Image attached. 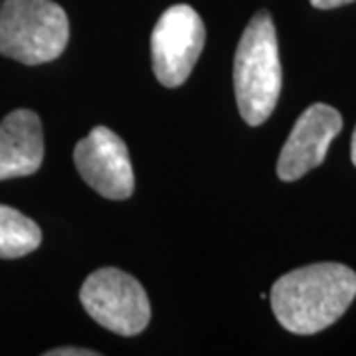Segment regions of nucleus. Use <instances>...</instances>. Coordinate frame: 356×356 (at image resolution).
Segmentation results:
<instances>
[{"instance_id": "1", "label": "nucleus", "mask_w": 356, "mask_h": 356, "mask_svg": "<svg viewBox=\"0 0 356 356\" xmlns=\"http://www.w3.org/2000/svg\"><path fill=\"white\" fill-rule=\"evenodd\" d=\"M356 297V273L343 264H313L285 273L271 287V309L283 329L315 334L346 313Z\"/></svg>"}, {"instance_id": "2", "label": "nucleus", "mask_w": 356, "mask_h": 356, "mask_svg": "<svg viewBox=\"0 0 356 356\" xmlns=\"http://www.w3.org/2000/svg\"><path fill=\"white\" fill-rule=\"evenodd\" d=\"M281 60L275 26L259 10L243 30L234 58V89L243 121L252 127L266 123L281 93Z\"/></svg>"}, {"instance_id": "3", "label": "nucleus", "mask_w": 356, "mask_h": 356, "mask_svg": "<svg viewBox=\"0 0 356 356\" xmlns=\"http://www.w3.org/2000/svg\"><path fill=\"white\" fill-rule=\"evenodd\" d=\"M70 40L65 10L51 0H6L0 8V54L26 65L48 64Z\"/></svg>"}, {"instance_id": "4", "label": "nucleus", "mask_w": 356, "mask_h": 356, "mask_svg": "<svg viewBox=\"0 0 356 356\" xmlns=\"http://www.w3.org/2000/svg\"><path fill=\"white\" fill-rule=\"evenodd\" d=\"M79 301L95 323L123 337L139 334L151 321V303L143 285L115 267L91 273L81 285Z\"/></svg>"}, {"instance_id": "5", "label": "nucleus", "mask_w": 356, "mask_h": 356, "mask_svg": "<svg viewBox=\"0 0 356 356\" xmlns=\"http://www.w3.org/2000/svg\"><path fill=\"white\" fill-rule=\"evenodd\" d=\"M206 42L202 18L188 4L170 6L151 36L153 72L165 88L182 86L192 74Z\"/></svg>"}, {"instance_id": "6", "label": "nucleus", "mask_w": 356, "mask_h": 356, "mask_svg": "<svg viewBox=\"0 0 356 356\" xmlns=\"http://www.w3.org/2000/svg\"><path fill=\"white\" fill-rule=\"evenodd\" d=\"M74 163L89 186L109 200H127L135 191L127 145L111 129L93 127L76 145Z\"/></svg>"}, {"instance_id": "7", "label": "nucleus", "mask_w": 356, "mask_h": 356, "mask_svg": "<svg viewBox=\"0 0 356 356\" xmlns=\"http://www.w3.org/2000/svg\"><path fill=\"white\" fill-rule=\"evenodd\" d=\"M343 129L341 113L325 103L311 105L297 119L277 161V177L293 182L323 165L334 137Z\"/></svg>"}, {"instance_id": "8", "label": "nucleus", "mask_w": 356, "mask_h": 356, "mask_svg": "<svg viewBox=\"0 0 356 356\" xmlns=\"http://www.w3.org/2000/svg\"><path fill=\"white\" fill-rule=\"evenodd\" d=\"M44 161L42 121L30 109H16L0 123V180L30 177Z\"/></svg>"}, {"instance_id": "9", "label": "nucleus", "mask_w": 356, "mask_h": 356, "mask_svg": "<svg viewBox=\"0 0 356 356\" xmlns=\"http://www.w3.org/2000/svg\"><path fill=\"white\" fill-rule=\"evenodd\" d=\"M42 242V229L34 220L10 206L0 204V257L14 259L34 252Z\"/></svg>"}, {"instance_id": "10", "label": "nucleus", "mask_w": 356, "mask_h": 356, "mask_svg": "<svg viewBox=\"0 0 356 356\" xmlns=\"http://www.w3.org/2000/svg\"><path fill=\"white\" fill-rule=\"evenodd\" d=\"M48 356H97L99 353L95 350H83V348H56L46 353Z\"/></svg>"}, {"instance_id": "11", "label": "nucleus", "mask_w": 356, "mask_h": 356, "mask_svg": "<svg viewBox=\"0 0 356 356\" xmlns=\"http://www.w3.org/2000/svg\"><path fill=\"white\" fill-rule=\"evenodd\" d=\"M355 0H311V4L318 8V10H331V8H339L344 4H350Z\"/></svg>"}, {"instance_id": "12", "label": "nucleus", "mask_w": 356, "mask_h": 356, "mask_svg": "<svg viewBox=\"0 0 356 356\" xmlns=\"http://www.w3.org/2000/svg\"><path fill=\"white\" fill-rule=\"evenodd\" d=\"M350 159H353V165L356 166V129L353 133V143H350Z\"/></svg>"}]
</instances>
